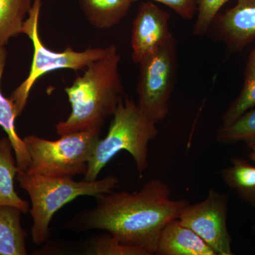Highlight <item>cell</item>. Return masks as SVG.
Returning <instances> with one entry per match:
<instances>
[{"label": "cell", "instance_id": "24", "mask_svg": "<svg viewBox=\"0 0 255 255\" xmlns=\"http://www.w3.org/2000/svg\"><path fill=\"white\" fill-rule=\"evenodd\" d=\"M254 231H255V226H254Z\"/></svg>", "mask_w": 255, "mask_h": 255}, {"label": "cell", "instance_id": "14", "mask_svg": "<svg viewBox=\"0 0 255 255\" xmlns=\"http://www.w3.org/2000/svg\"><path fill=\"white\" fill-rule=\"evenodd\" d=\"M21 214L14 206H0V255H27Z\"/></svg>", "mask_w": 255, "mask_h": 255}, {"label": "cell", "instance_id": "23", "mask_svg": "<svg viewBox=\"0 0 255 255\" xmlns=\"http://www.w3.org/2000/svg\"><path fill=\"white\" fill-rule=\"evenodd\" d=\"M248 148L250 149V153L248 155V158L254 162L255 164V145H248Z\"/></svg>", "mask_w": 255, "mask_h": 255}, {"label": "cell", "instance_id": "20", "mask_svg": "<svg viewBox=\"0 0 255 255\" xmlns=\"http://www.w3.org/2000/svg\"><path fill=\"white\" fill-rule=\"evenodd\" d=\"M87 255H148L143 250L128 246L119 242L109 233L94 241L89 247Z\"/></svg>", "mask_w": 255, "mask_h": 255}, {"label": "cell", "instance_id": "4", "mask_svg": "<svg viewBox=\"0 0 255 255\" xmlns=\"http://www.w3.org/2000/svg\"><path fill=\"white\" fill-rule=\"evenodd\" d=\"M16 179L31 200V238L36 245L46 241L49 236L50 221L64 206L80 196H96L111 192L119 187V178L112 175L92 182L83 179L77 182L73 177H48L19 169Z\"/></svg>", "mask_w": 255, "mask_h": 255}, {"label": "cell", "instance_id": "15", "mask_svg": "<svg viewBox=\"0 0 255 255\" xmlns=\"http://www.w3.org/2000/svg\"><path fill=\"white\" fill-rule=\"evenodd\" d=\"M84 14L92 26L108 29L125 17L132 0H79Z\"/></svg>", "mask_w": 255, "mask_h": 255}, {"label": "cell", "instance_id": "3", "mask_svg": "<svg viewBox=\"0 0 255 255\" xmlns=\"http://www.w3.org/2000/svg\"><path fill=\"white\" fill-rule=\"evenodd\" d=\"M158 132L156 124L142 113L132 97L124 96L114 112L107 135L96 145L83 180L97 179L101 171L121 151L132 156L142 177L148 167L149 145Z\"/></svg>", "mask_w": 255, "mask_h": 255}, {"label": "cell", "instance_id": "16", "mask_svg": "<svg viewBox=\"0 0 255 255\" xmlns=\"http://www.w3.org/2000/svg\"><path fill=\"white\" fill-rule=\"evenodd\" d=\"M219 174L223 182L242 201L255 207V166L246 159L232 157L231 165Z\"/></svg>", "mask_w": 255, "mask_h": 255}, {"label": "cell", "instance_id": "7", "mask_svg": "<svg viewBox=\"0 0 255 255\" xmlns=\"http://www.w3.org/2000/svg\"><path fill=\"white\" fill-rule=\"evenodd\" d=\"M138 65L137 105L147 119L157 124L163 121L169 112L177 76V40L172 37Z\"/></svg>", "mask_w": 255, "mask_h": 255}, {"label": "cell", "instance_id": "9", "mask_svg": "<svg viewBox=\"0 0 255 255\" xmlns=\"http://www.w3.org/2000/svg\"><path fill=\"white\" fill-rule=\"evenodd\" d=\"M170 16L153 1H145L139 6L132 22V60L139 64L173 37L169 28Z\"/></svg>", "mask_w": 255, "mask_h": 255}, {"label": "cell", "instance_id": "18", "mask_svg": "<svg viewBox=\"0 0 255 255\" xmlns=\"http://www.w3.org/2000/svg\"><path fill=\"white\" fill-rule=\"evenodd\" d=\"M33 0H0V48L21 34Z\"/></svg>", "mask_w": 255, "mask_h": 255}, {"label": "cell", "instance_id": "2", "mask_svg": "<svg viewBox=\"0 0 255 255\" xmlns=\"http://www.w3.org/2000/svg\"><path fill=\"white\" fill-rule=\"evenodd\" d=\"M120 61L118 49L111 45L103 57L89 64L81 76L65 89L71 112L66 120L55 125L58 135L102 130L125 96L119 73Z\"/></svg>", "mask_w": 255, "mask_h": 255}, {"label": "cell", "instance_id": "6", "mask_svg": "<svg viewBox=\"0 0 255 255\" xmlns=\"http://www.w3.org/2000/svg\"><path fill=\"white\" fill-rule=\"evenodd\" d=\"M41 6L42 0H33L21 31V33L26 35L31 40L33 53L27 78L15 89L9 98L14 105L17 117L24 110L33 85L43 75L62 69H70L75 71L85 70L89 64L103 57L109 49V46L88 48L83 51H76L70 47H67L60 52L48 49L42 43L38 31Z\"/></svg>", "mask_w": 255, "mask_h": 255}, {"label": "cell", "instance_id": "8", "mask_svg": "<svg viewBox=\"0 0 255 255\" xmlns=\"http://www.w3.org/2000/svg\"><path fill=\"white\" fill-rule=\"evenodd\" d=\"M228 195L214 189L206 199L184 209L179 221L200 236L216 255H233L232 238L228 231Z\"/></svg>", "mask_w": 255, "mask_h": 255}, {"label": "cell", "instance_id": "12", "mask_svg": "<svg viewBox=\"0 0 255 255\" xmlns=\"http://www.w3.org/2000/svg\"><path fill=\"white\" fill-rule=\"evenodd\" d=\"M7 58L6 48H0V127L6 133L13 149L18 168L21 170H27L31 163V157L27 147L23 138L18 135L16 129V119L14 105L10 99L6 98L1 91V80L4 73L5 65Z\"/></svg>", "mask_w": 255, "mask_h": 255}, {"label": "cell", "instance_id": "10", "mask_svg": "<svg viewBox=\"0 0 255 255\" xmlns=\"http://www.w3.org/2000/svg\"><path fill=\"white\" fill-rule=\"evenodd\" d=\"M211 26L231 53H239L255 40V0H237L233 7L218 14Z\"/></svg>", "mask_w": 255, "mask_h": 255}, {"label": "cell", "instance_id": "1", "mask_svg": "<svg viewBox=\"0 0 255 255\" xmlns=\"http://www.w3.org/2000/svg\"><path fill=\"white\" fill-rule=\"evenodd\" d=\"M95 209L80 213L65 224L75 231L102 230L127 246L156 255L159 236L167 223L180 217L190 204L171 199L166 183L152 179L137 191L96 196Z\"/></svg>", "mask_w": 255, "mask_h": 255}, {"label": "cell", "instance_id": "13", "mask_svg": "<svg viewBox=\"0 0 255 255\" xmlns=\"http://www.w3.org/2000/svg\"><path fill=\"white\" fill-rule=\"evenodd\" d=\"M14 149L8 137L0 138V206H14L22 214L29 211L30 205L16 192L14 180L18 172Z\"/></svg>", "mask_w": 255, "mask_h": 255}, {"label": "cell", "instance_id": "19", "mask_svg": "<svg viewBox=\"0 0 255 255\" xmlns=\"http://www.w3.org/2000/svg\"><path fill=\"white\" fill-rule=\"evenodd\" d=\"M216 140L223 145L243 142L247 146L255 145V110L248 111L228 127L218 129Z\"/></svg>", "mask_w": 255, "mask_h": 255}, {"label": "cell", "instance_id": "11", "mask_svg": "<svg viewBox=\"0 0 255 255\" xmlns=\"http://www.w3.org/2000/svg\"><path fill=\"white\" fill-rule=\"evenodd\" d=\"M156 255H216L200 236L179 219L170 221L162 229Z\"/></svg>", "mask_w": 255, "mask_h": 255}, {"label": "cell", "instance_id": "17", "mask_svg": "<svg viewBox=\"0 0 255 255\" xmlns=\"http://www.w3.org/2000/svg\"><path fill=\"white\" fill-rule=\"evenodd\" d=\"M255 107V48L248 57L243 86L239 95L222 114V127L234 123L243 114Z\"/></svg>", "mask_w": 255, "mask_h": 255}, {"label": "cell", "instance_id": "22", "mask_svg": "<svg viewBox=\"0 0 255 255\" xmlns=\"http://www.w3.org/2000/svg\"><path fill=\"white\" fill-rule=\"evenodd\" d=\"M138 0H132V2ZM161 3L175 11L181 17L186 20L194 18L197 11L196 0H148Z\"/></svg>", "mask_w": 255, "mask_h": 255}, {"label": "cell", "instance_id": "5", "mask_svg": "<svg viewBox=\"0 0 255 255\" xmlns=\"http://www.w3.org/2000/svg\"><path fill=\"white\" fill-rule=\"evenodd\" d=\"M101 130H82L61 135L56 140L35 135L23 138L31 163L26 172L48 177H73L85 175Z\"/></svg>", "mask_w": 255, "mask_h": 255}, {"label": "cell", "instance_id": "21", "mask_svg": "<svg viewBox=\"0 0 255 255\" xmlns=\"http://www.w3.org/2000/svg\"><path fill=\"white\" fill-rule=\"evenodd\" d=\"M231 0H196L197 17L193 33L194 36H201L209 31L219 11Z\"/></svg>", "mask_w": 255, "mask_h": 255}]
</instances>
